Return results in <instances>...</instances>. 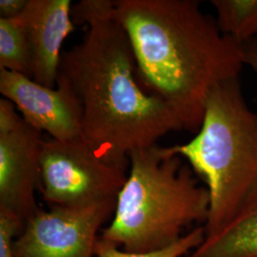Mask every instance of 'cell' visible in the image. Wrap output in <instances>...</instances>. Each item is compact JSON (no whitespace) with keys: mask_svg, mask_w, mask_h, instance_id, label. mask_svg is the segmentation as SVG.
Returning <instances> with one entry per match:
<instances>
[{"mask_svg":"<svg viewBox=\"0 0 257 257\" xmlns=\"http://www.w3.org/2000/svg\"><path fill=\"white\" fill-rule=\"evenodd\" d=\"M139 81L198 132L211 91L239 77L244 47L225 36L196 0H116Z\"/></svg>","mask_w":257,"mask_h":257,"instance_id":"cell-1","label":"cell"},{"mask_svg":"<svg viewBox=\"0 0 257 257\" xmlns=\"http://www.w3.org/2000/svg\"><path fill=\"white\" fill-rule=\"evenodd\" d=\"M58 76L81 110L83 139L128 170L131 153L184 130L175 110L139 81L128 35L116 17L88 25L82 41L62 53Z\"/></svg>","mask_w":257,"mask_h":257,"instance_id":"cell-2","label":"cell"},{"mask_svg":"<svg viewBox=\"0 0 257 257\" xmlns=\"http://www.w3.org/2000/svg\"><path fill=\"white\" fill-rule=\"evenodd\" d=\"M127 180L116 200L106 239L130 252L167 248L206 224L210 195L180 156L155 145L128 156Z\"/></svg>","mask_w":257,"mask_h":257,"instance_id":"cell-3","label":"cell"},{"mask_svg":"<svg viewBox=\"0 0 257 257\" xmlns=\"http://www.w3.org/2000/svg\"><path fill=\"white\" fill-rule=\"evenodd\" d=\"M165 148L204 181L210 195L206 237L215 234L257 187V111L246 101L240 78L211 91L193 139Z\"/></svg>","mask_w":257,"mask_h":257,"instance_id":"cell-4","label":"cell"},{"mask_svg":"<svg viewBox=\"0 0 257 257\" xmlns=\"http://www.w3.org/2000/svg\"><path fill=\"white\" fill-rule=\"evenodd\" d=\"M128 172L106 160L83 138L42 141L39 191L49 208H81L117 200Z\"/></svg>","mask_w":257,"mask_h":257,"instance_id":"cell-5","label":"cell"},{"mask_svg":"<svg viewBox=\"0 0 257 257\" xmlns=\"http://www.w3.org/2000/svg\"><path fill=\"white\" fill-rule=\"evenodd\" d=\"M116 200L81 208H41L14 240L15 257H96L103 226L112 217Z\"/></svg>","mask_w":257,"mask_h":257,"instance_id":"cell-6","label":"cell"},{"mask_svg":"<svg viewBox=\"0 0 257 257\" xmlns=\"http://www.w3.org/2000/svg\"><path fill=\"white\" fill-rule=\"evenodd\" d=\"M41 133L19 116L16 106L0 99V211L24 225L39 207Z\"/></svg>","mask_w":257,"mask_h":257,"instance_id":"cell-7","label":"cell"},{"mask_svg":"<svg viewBox=\"0 0 257 257\" xmlns=\"http://www.w3.org/2000/svg\"><path fill=\"white\" fill-rule=\"evenodd\" d=\"M0 92L38 132L58 141L83 138L80 106L64 78L58 76L56 87L51 89L26 75L0 69Z\"/></svg>","mask_w":257,"mask_h":257,"instance_id":"cell-8","label":"cell"},{"mask_svg":"<svg viewBox=\"0 0 257 257\" xmlns=\"http://www.w3.org/2000/svg\"><path fill=\"white\" fill-rule=\"evenodd\" d=\"M71 0H29L18 20L23 27L30 55L32 79L56 87L61 47L74 30Z\"/></svg>","mask_w":257,"mask_h":257,"instance_id":"cell-9","label":"cell"},{"mask_svg":"<svg viewBox=\"0 0 257 257\" xmlns=\"http://www.w3.org/2000/svg\"><path fill=\"white\" fill-rule=\"evenodd\" d=\"M186 257H257V187L219 231Z\"/></svg>","mask_w":257,"mask_h":257,"instance_id":"cell-10","label":"cell"},{"mask_svg":"<svg viewBox=\"0 0 257 257\" xmlns=\"http://www.w3.org/2000/svg\"><path fill=\"white\" fill-rule=\"evenodd\" d=\"M221 32L241 46L257 42V0H211Z\"/></svg>","mask_w":257,"mask_h":257,"instance_id":"cell-11","label":"cell"},{"mask_svg":"<svg viewBox=\"0 0 257 257\" xmlns=\"http://www.w3.org/2000/svg\"><path fill=\"white\" fill-rule=\"evenodd\" d=\"M0 69L32 78L27 40L17 19H0Z\"/></svg>","mask_w":257,"mask_h":257,"instance_id":"cell-12","label":"cell"},{"mask_svg":"<svg viewBox=\"0 0 257 257\" xmlns=\"http://www.w3.org/2000/svg\"><path fill=\"white\" fill-rule=\"evenodd\" d=\"M205 237V227L199 226L189 231L175 244L163 249L149 252H130L99 236L95 254L96 257H186L202 244Z\"/></svg>","mask_w":257,"mask_h":257,"instance_id":"cell-13","label":"cell"},{"mask_svg":"<svg viewBox=\"0 0 257 257\" xmlns=\"http://www.w3.org/2000/svg\"><path fill=\"white\" fill-rule=\"evenodd\" d=\"M116 17V0H81L73 4L71 18L74 25H90L92 22Z\"/></svg>","mask_w":257,"mask_h":257,"instance_id":"cell-14","label":"cell"},{"mask_svg":"<svg viewBox=\"0 0 257 257\" xmlns=\"http://www.w3.org/2000/svg\"><path fill=\"white\" fill-rule=\"evenodd\" d=\"M24 226L14 215L0 211V257H15L13 243Z\"/></svg>","mask_w":257,"mask_h":257,"instance_id":"cell-15","label":"cell"},{"mask_svg":"<svg viewBox=\"0 0 257 257\" xmlns=\"http://www.w3.org/2000/svg\"><path fill=\"white\" fill-rule=\"evenodd\" d=\"M29 0H1L0 19H16L24 12Z\"/></svg>","mask_w":257,"mask_h":257,"instance_id":"cell-16","label":"cell"},{"mask_svg":"<svg viewBox=\"0 0 257 257\" xmlns=\"http://www.w3.org/2000/svg\"><path fill=\"white\" fill-rule=\"evenodd\" d=\"M245 64L248 66L257 74V42L249 43L244 46Z\"/></svg>","mask_w":257,"mask_h":257,"instance_id":"cell-17","label":"cell"}]
</instances>
